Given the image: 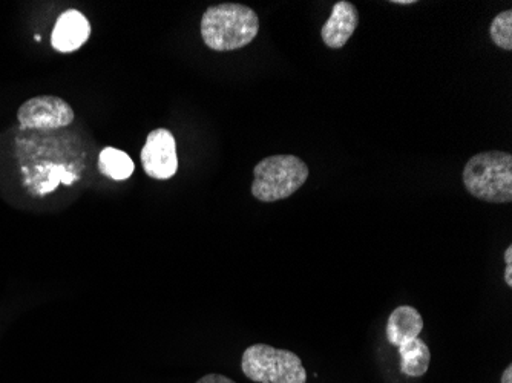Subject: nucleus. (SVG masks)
I'll return each mask as SVG.
<instances>
[{
  "label": "nucleus",
  "mask_w": 512,
  "mask_h": 383,
  "mask_svg": "<svg viewBox=\"0 0 512 383\" xmlns=\"http://www.w3.org/2000/svg\"><path fill=\"white\" fill-rule=\"evenodd\" d=\"M260 33V19L252 8L241 4H220L207 8L201 19V37L214 51L244 48Z\"/></svg>",
  "instance_id": "f257e3e1"
},
{
  "label": "nucleus",
  "mask_w": 512,
  "mask_h": 383,
  "mask_svg": "<svg viewBox=\"0 0 512 383\" xmlns=\"http://www.w3.org/2000/svg\"><path fill=\"white\" fill-rule=\"evenodd\" d=\"M463 184L477 200L503 204L512 201V155L480 152L463 169Z\"/></svg>",
  "instance_id": "f03ea898"
},
{
  "label": "nucleus",
  "mask_w": 512,
  "mask_h": 383,
  "mask_svg": "<svg viewBox=\"0 0 512 383\" xmlns=\"http://www.w3.org/2000/svg\"><path fill=\"white\" fill-rule=\"evenodd\" d=\"M309 178V167L295 155H272L253 169L252 195L261 203H276L298 192Z\"/></svg>",
  "instance_id": "7ed1b4c3"
},
{
  "label": "nucleus",
  "mask_w": 512,
  "mask_h": 383,
  "mask_svg": "<svg viewBox=\"0 0 512 383\" xmlns=\"http://www.w3.org/2000/svg\"><path fill=\"white\" fill-rule=\"evenodd\" d=\"M241 370L255 383H307V370L298 354L266 344L246 348Z\"/></svg>",
  "instance_id": "20e7f679"
},
{
  "label": "nucleus",
  "mask_w": 512,
  "mask_h": 383,
  "mask_svg": "<svg viewBox=\"0 0 512 383\" xmlns=\"http://www.w3.org/2000/svg\"><path fill=\"white\" fill-rule=\"evenodd\" d=\"M76 118L68 102L54 95H39L22 103L17 109V120L23 129L51 131L66 128Z\"/></svg>",
  "instance_id": "39448f33"
},
{
  "label": "nucleus",
  "mask_w": 512,
  "mask_h": 383,
  "mask_svg": "<svg viewBox=\"0 0 512 383\" xmlns=\"http://www.w3.org/2000/svg\"><path fill=\"white\" fill-rule=\"evenodd\" d=\"M142 166L148 177L154 180H169L177 174V145L172 132L168 129H154L146 138L143 146Z\"/></svg>",
  "instance_id": "423d86ee"
},
{
  "label": "nucleus",
  "mask_w": 512,
  "mask_h": 383,
  "mask_svg": "<svg viewBox=\"0 0 512 383\" xmlns=\"http://www.w3.org/2000/svg\"><path fill=\"white\" fill-rule=\"evenodd\" d=\"M91 23L80 11L68 10L60 14L51 36V45L59 53H73L88 42Z\"/></svg>",
  "instance_id": "0eeeda50"
},
{
  "label": "nucleus",
  "mask_w": 512,
  "mask_h": 383,
  "mask_svg": "<svg viewBox=\"0 0 512 383\" xmlns=\"http://www.w3.org/2000/svg\"><path fill=\"white\" fill-rule=\"evenodd\" d=\"M358 25L359 13L355 5L350 4L347 0H339L333 7L329 20L322 27V42L332 50H339L342 46L347 45Z\"/></svg>",
  "instance_id": "6e6552de"
},
{
  "label": "nucleus",
  "mask_w": 512,
  "mask_h": 383,
  "mask_svg": "<svg viewBox=\"0 0 512 383\" xmlns=\"http://www.w3.org/2000/svg\"><path fill=\"white\" fill-rule=\"evenodd\" d=\"M424 330V318L410 305H401L391 313L387 322V339L393 347L399 348L419 338Z\"/></svg>",
  "instance_id": "1a4fd4ad"
},
{
  "label": "nucleus",
  "mask_w": 512,
  "mask_h": 383,
  "mask_svg": "<svg viewBox=\"0 0 512 383\" xmlns=\"http://www.w3.org/2000/svg\"><path fill=\"white\" fill-rule=\"evenodd\" d=\"M401 354V373L408 377H422L431 364V351L421 338L413 339L398 348Z\"/></svg>",
  "instance_id": "9d476101"
},
{
  "label": "nucleus",
  "mask_w": 512,
  "mask_h": 383,
  "mask_svg": "<svg viewBox=\"0 0 512 383\" xmlns=\"http://www.w3.org/2000/svg\"><path fill=\"white\" fill-rule=\"evenodd\" d=\"M99 172L115 181L128 180L135 171V164L126 152L105 148L99 155Z\"/></svg>",
  "instance_id": "9b49d317"
},
{
  "label": "nucleus",
  "mask_w": 512,
  "mask_h": 383,
  "mask_svg": "<svg viewBox=\"0 0 512 383\" xmlns=\"http://www.w3.org/2000/svg\"><path fill=\"white\" fill-rule=\"evenodd\" d=\"M490 36L494 45L502 50H512V10L502 11L491 22Z\"/></svg>",
  "instance_id": "f8f14e48"
},
{
  "label": "nucleus",
  "mask_w": 512,
  "mask_h": 383,
  "mask_svg": "<svg viewBox=\"0 0 512 383\" xmlns=\"http://www.w3.org/2000/svg\"><path fill=\"white\" fill-rule=\"evenodd\" d=\"M503 259H505V273H503V278H505L506 285L512 287V246H509L508 249L505 250Z\"/></svg>",
  "instance_id": "ddd939ff"
},
{
  "label": "nucleus",
  "mask_w": 512,
  "mask_h": 383,
  "mask_svg": "<svg viewBox=\"0 0 512 383\" xmlns=\"http://www.w3.org/2000/svg\"><path fill=\"white\" fill-rule=\"evenodd\" d=\"M197 383H235L234 380L229 379L227 376H223V374H206V376L201 377Z\"/></svg>",
  "instance_id": "4468645a"
},
{
  "label": "nucleus",
  "mask_w": 512,
  "mask_h": 383,
  "mask_svg": "<svg viewBox=\"0 0 512 383\" xmlns=\"http://www.w3.org/2000/svg\"><path fill=\"white\" fill-rule=\"evenodd\" d=\"M502 383H512V365H508L502 374Z\"/></svg>",
  "instance_id": "2eb2a0df"
},
{
  "label": "nucleus",
  "mask_w": 512,
  "mask_h": 383,
  "mask_svg": "<svg viewBox=\"0 0 512 383\" xmlns=\"http://www.w3.org/2000/svg\"><path fill=\"white\" fill-rule=\"evenodd\" d=\"M394 5H414L416 0H394Z\"/></svg>",
  "instance_id": "dca6fc26"
}]
</instances>
